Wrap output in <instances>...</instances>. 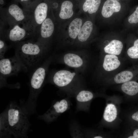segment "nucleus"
<instances>
[{
    "instance_id": "obj_9",
    "label": "nucleus",
    "mask_w": 138,
    "mask_h": 138,
    "mask_svg": "<svg viewBox=\"0 0 138 138\" xmlns=\"http://www.w3.org/2000/svg\"><path fill=\"white\" fill-rule=\"evenodd\" d=\"M68 106V103L65 99L57 101L52 105L45 113L39 117L47 121H52L60 114L65 111Z\"/></svg>"
},
{
    "instance_id": "obj_3",
    "label": "nucleus",
    "mask_w": 138,
    "mask_h": 138,
    "mask_svg": "<svg viewBox=\"0 0 138 138\" xmlns=\"http://www.w3.org/2000/svg\"><path fill=\"white\" fill-rule=\"evenodd\" d=\"M16 2L10 4L6 8L1 7V25L10 26L17 24L32 25L31 13L21 8Z\"/></svg>"
},
{
    "instance_id": "obj_15",
    "label": "nucleus",
    "mask_w": 138,
    "mask_h": 138,
    "mask_svg": "<svg viewBox=\"0 0 138 138\" xmlns=\"http://www.w3.org/2000/svg\"><path fill=\"white\" fill-rule=\"evenodd\" d=\"M121 89L126 96H135L138 94V83L135 81H129L123 83Z\"/></svg>"
},
{
    "instance_id": "obj_13",
    "label": "nucleus",
    "mask_w": 138,
    "mask_h": 138,
    "mask_svg": "<svg viewBox=\"0 0 138 138\" xmlns=\"http://www.w3.org/2000/svg\"><path fill=\"white\" fill-rule=\"evenodd\" d=\"M121 8V4L117 0H107L103 5L101 14L104 17L108 18L114 13L119 12Z\"/></svg>"
},
{
    "instance_id": "obj_27",
    "label": "nucleus",
    "mask_w": 138,
    "mask_h": 138,
    "mask_svg": "<svg viewBox=\"0 0 138 138\" xmlns=\"http://www.w3.org/2000/svg\"><path fill=\"white\" fill-rule=\"evenodd\" d=\"M3 39L1 38L0 40V59L4 58V55L8 48V46Z\"/></svg>"
},
{
    "instance_id": "obj_18",
    "label": "nucleus",
    "mask_w": 138,
    "mask_h": 138,
    "mask_svg": "<svg viewBox=\"0 0 138 138\" xmlns=\"http://www.w3.org/2000/svg\"><path fill=\"white\" fill-rule=\"evenodd\" d=\"M82 20L77 18L73 20L70 24L68 28V34L70 38L75 39L80 31L82 26Z\"/></svg>"
},
{
    "instance_id": "obj_30",
    "label": "nucleus",
    "mask_w": 138,
    "mask_h": 138,
    "mask_svg": "<svg viewBox=\"0 0 138 138\" xmlns=\"http://www.w3.org/2000/svg\"><path fill=\"white\" fill-rule=\"evenodd\" d=\"M4 3V0H0V5H3Z\"/></svg>"
},
{
    "instance_id": "obj_11",
    "label": "nucleus",
    "mask_w": 138,
    "mask_h": 138,
    "mask_svg": "<svg viewBox=\"0 0 138 138\" xmlns=\"http://www.w3.org/2000/svg\"><path fill=\"white\" fill-rule=\"evenodd\" d=\"M77 76L76 72L62 70L55 72L52 75V80L56 85L62 87L69 85Z\"/></svg>"
},
{
    "instance_id": "obj_19",
    "label": "nucleus",
    "mask_w": 138,
    "mask_h": 138,
    "mask_svg": "<svg viewBox=\"0 0 138 138\" xmlns=\"http://www.w3.org/2000/svg\"><path fill=\"white\" fill-rule=\"evenodd\" d=\"M73 4L71 2L65 1L63 2L59 14L60 17L64 19L71 17L73 14Z\"/></svg>"
},
{
    "instance_id": "obj_14",
    "label": "nucleus",
    "mask_w": 138,
    "mask_h": 138,
    "mask_svg": "<svg viewBox=\"0 0 138 138\" xmlns=\"http://www.w3.org/2000/svg\"><path fill=\"white\" fill-rule=\"evenodd\" d=\"M120 64V62L116 55L110 54L105 56L103 66L106 71H110L117 68Z\"/></svg>"
},
{
    "instance_id": "obj_4",
    "label": "nucleus",
    "mask_w": 138,
    "mask_h": 138,
    "mask_svg": "<svg viewBox=\"0 0 138 138\" xmlns=\"http://www.w3.org/2000/svg\"><path fill=\"white\" fill-rule=\"evenodd\" d=\"M106 105L101 124L103 127L114 130L118 128L122 120L120 117L121 98H106Z\"/></svg>"
},
{
    "instance_id": "obj_5",
    "label": "nucleus",
    "mask_w": 138,
    "mask_h": 138,
    "mask_svg": "<svg viewBox=\"0 0 138 138\" xmlns=\"http://www.w3.org/2000/svg\"><path fill=\"white\" fill-rule=\"evenodd\" d=\"M7 28L1 29V38L16 43L29 38L36 36L34 27L31 24H17L6 26Z\"/></svg>"
},
{
    "instance_id": "obj_17",
    "label": "nucleus",
    "mask_w": 138,
    "mask_h": 138,
    "mask_svg": "<svg viewBox=\"0 0 138 138\" xmlns=\"http://www.w3.org/2000/svg\"><path fill=\"white\" fill-rule=\"evenodd\" d=\"M93 29V24L91 22L87 21L85 22L81 28L78 36V39L80 42H84L89 37Z\"/></svg>"
},
{
    "instance_id": "obj_23",
    "label": "nucleus",
    "mask_w": 138,
    "mask_h": 138,
    "mask_svg": "<svg viewBox=\"0 0 138 138\" xmlns=\"http://www.w3.org/2000/svg\"><path fill=\"white\" fill-rule=\"evenodd\" d=\"M40 0H15L19 3L25 10L31 13L33 8Z\"/></svg>"
},
{
    "instance_id": "obj_31",
    "label": "nucleus",
    "mask_w": 138,
    "mask_h": 138,
    "mask_svg": "<svg viewBox=\"0 0 138 138\" xmlns=\"http://www.w3.org/2000/svg\"><path fill=\"white\" fill-rule=\"evenodd\" d=\"M117 0V1H119V0Z\"/></svg>"
},
{
    "instance_id": "obj_2",
    "label": "nucleus",
    "mask_w": 138,
    "mask_h": 138,
    "mask_svg": "<svg viewBox=\"0 0 138 138\" xmlns=\"http://www.w3.org/2000/svg\"><path fill=\"white\" fill-rule=\"evenodd\" d=\"M15 44V55L28 70L35 69L42 64L46 54L45 45L32 39Z\"/></svg>"
},
{
    "instance_id": "obj_7",
    "label": "nucleus",
    "mask_w": 138,
    "mask_h": 138,
    "mask_svg": "<svg viewBox=\"0 0 138 138\" xmlns=\"http://www.w3.org/2000/svg\"><path fill=\"white\" fill-rule=\"evenodd\" d=\"M49 57L34 69L30 80V86L32 91L38 92L41 87L46 76L48 66L52 60Z\"/></svg>"
},
{
    "instance_id": "obj_1",
    "label": "nucleus",
    "mask_w": 138,
    "mask_h": 138,
    "mask_svg": "<svg viewBox=\"0 0 138 138\" xmlns=\"http://www.w3.org/2000/svg\"><path fill=\"white\" fill-rule=\"evenodd\" d=\"M0 132L15 137L26 136L30 123L26 114L18 106L11 104L0 115Z\"/></svg>"
},
{
    "instance_id": "obj_26",
    "label": "nucleus",
    "mask_w": 138,
    "mask_h": 138,
    "mask_svg": "<svg viewBox=\"0 0 138 138\" xmlns=\"http://www.w3.org/2000/svg\"><path fill=\"white\" fill-rule=\"evenodd\" d=\"M101 0H92L91 5L88 10L89 14L96 12L98 9L101 3Z\"/></svg>"
},
{
    "instance_id": "obj_29",
    "label": "nucleus",
    "mask_w": 138,
    "mask_h": 138,
    "mask_svg": "<svg viewBox=\"0 0 138 138\" xmlns=\"http://www.w3.org/2000/svg\"><path fill=\"white\" fill-rule=\"evenodd\" d=\"M92 0H86L83 4V8L85 12L88 11L91 4Z\"/></svg>"
},
{
    "instance_id": "obj_16",
    "label": "nucleus",
    "mask_w": 138,
    "mask_h": 138,
    "mask_svg": "<svg viewBox=\"0 0 138 138\" xmlns=\"http://www.w3.org/2000/svg\"><path fill=\"white\" fill-rule=\"evenodd\" d=\"M123 48V44L120 41L114 40L104 48L105 52L110 54L119 55L121 53Z\"/></svg>"
},
{
    "instance_id": "obj_10",
    "label": "nucleus",
    "mask_w": 138,
    "mask_h": 138,
    "mask_svg": "<svg viewBox=\"0 0 138 138\" xmlns=\"http://www.w3.org/2000/svg\"><path fill=\"white\" fill-rule=\"evenodd\" d=\"M62 63L77 70H84L85 61L84 54L68 52L64 54L61 58Z\"/></svg>"
},
{
    "instance_id": "obj_12",
    "label": "nucleus",
    "mask_w": 138,
    "mask_h": 138,
    "mask_svg": "<svg viewBox=\"0 0 138 138\" xmlns=\"http://www.w3.org/2000/svg\"><path fill=\"white\" fill-rule=\"evenodd\" d=\"M54 28L52 20L47 17L39 27L37 34V40L45 45V41L52 35Z\"/></svg>"
},
{
    "instance_id": "obj_20",
    "label": "nucleus",
    "mask_w": 138,
    "mask_h": 138,
    "mask_svg": "<svg viewBox=\"0 0 138 138\" xmlns=\"http://www.w3.org/2000/svg\"><path fill=\"white\" fill-rule=\"evenodd\" d=\"M133 77V74L131 72L124 71L118 74L115 76L114 81L117 84L123 83L130 81Z\"/></svg>"
},
{
    "instance_id": "obj_21",
    "label": "nucleus",
    "mask_w": 138,
    "mask_h": 138,
    "mask_svg": "<svg viewBox=\"0 0 138 138\" xmlns=\"http://www.w3.org/2000/svg\"><path fill=\"white\" fill-rule=\"evenodd\" d=\"M94 94L91 91L86 90H83L79 92L77 95V100L80 102H89L94 98Z\"/></svg>"
},
{
    "instance_id": "obj_25",
    "label": "nucleus",
    "mask_w": 138,
    "mask_h": 138,
    "mask_svg": "<svg viewBox=\"0 0 138 138\" xmlns=\"http://www.w3.org/2000/svg\"><path fill=\"white\" fill-rule=\"evenodd\" d=\"M125 117L128 123L138 125V110L126 114Z\"/></svg>"
},
{
    "instance_id": "obj_24",
    "label": "nucleus",
    "mask_w": 138,
    "mask_h": 138,
    "mask_svg": "<svg viewBox=\"0 0 138 138\" xmlns=\"http://www.w3.org/2000/svg\"><path fill=\"white\" fill-rule=\"evenodd\" d=\"M127 53L130 57L134 59L138 58V39L134 41V45L128 49Z\"/></svg>"
},
{
    "instance_id": "obj_6",
    "label": "nucleus",
    "mask_w": 138,
    "mask_h": 138,
    "mask_svg": "<svg viewBox=\"0 0 138 138\" xmlns=\"http://www.w3.org/2000/svg\"><path fill=\"white\" fill-rule=\"evenodd\" d=\"M28 70L15 55L0 60V74L3 76L15 75L20 72H26Z\"/></svg>"
},
{
    "instance_id": "obj_8",
    "label": "nucleus",
    "mask_w": 138,
    "mask_h": 138,
    "mask_svg": "<svg viewBox=\"0 0 138 138\" xmlns=\"http://www.w3.org/2000/svg\"><path fill=\"white\" fill-rule=\"evenodd\" d=\"M48 6L43 0H40L31 12L32 22L36 34L39 27L47 18Z\"/></svg>"
},
{
    "instance_id": "obj_28",
    "label": "nucleus",
    "mask_w": 138,
    "mask_h": 138,
    "mask_svg": "<svg viewBox=\"0 0 138 138\" xmlns=\"http://www.w3.org/2000/svg\"><path fill=\"white\" fill-rule=\"evenodd\" d=\"M128 21L131 24H136L138 22V6L135 11L129 17Z\"/></svg>"
},
{
    "instance_id": "obj_22",
    "label": "nucleus",
    "mask_w": 138,
    "mask_h": 138,
    "mask_svg": "<svg viewBox=\"0 0 138 138\" xmlns=\"http://www.w3.org/2000/svg\"><path fill=\"white\" fill-rule=\"evenodd\" d=\"M133 124L135 125L136 127L131 126L129 125V127L126 129L122 137L127 138H138V125Z\"/></svg>"
}]
</instances>
